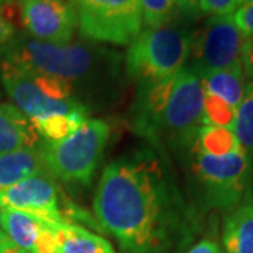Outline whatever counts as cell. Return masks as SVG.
I'll list each match as a JSON object with an SVG mask.
<instances>
[{
    "instance_id": "7",
    "label": "cell",
    "mask_w": 253,
    "mask_h": 253,
    "mask_svg": "<svg viewBox=\"0 0 253 253\" xmlns=\"http://www.w3.org/2000/svg\"><path fill=\"white\" fill-rule=\"evenodd\" d=\"M0 82L14 106L31 123L56 113L86 109L75 99L72 86L58 78L0 62Z\"/></svg>"
},
{
    "instance_id": "19",
    "label": "cell",
    "mask_w": 253,
    "mask_h": 253,
    "mask_svg": "<svg viewBox=\"0 0 253 253\" xmlns=\"http://www.w3.org/2000/svg\"><path fill=\"white\" fill-rule=\"evenodd\" d=\"M196 146L200 151L212 156H225L241 148L234 128L211 126H200Z\"/></svg>"
},
{
    "instance_id": "21",
    "label": "cell",
    "mask_w": 253,
    "mask_h": 253,
    "mask_svg": "<svg viewBox=\"0 0 253 253\" xmlns=\"http://www.w3.org/2000/svg\"><path fill=\"white\" fill-rule=\"evenodd\" d=\"M144 27H158L181 14L180 0H138Z\"/></svg>"
},
{
    "instance_id": "26",
    "label": "cell",
    "mask_w": 253,
    "mask_h": 253,
    "mask_svg": "<svg viewBox=\"0 0 253 253\" xmlns=\"http://www.w3.org/2000/svg\"><path fill=\"white\" fill-rule=\"evenodd\" d=\"M16 33H17V30L11 23V20H9L0 11V46L4 45L9 40H11V37Z\"/></svg>"
},
{
    "instance_id": "2",
    "label": "cell",
    "mask_w": 253,
    "mask_h": 253,
    "mask_svg": "<svg viewBox=\"0 0 253 253\" xmlns=\"http://www.w3.org/2000/svg\"><path fill=\"white\" fill-rule=\"evenodd\" d=\"M0 62L18 69L42 73L69 83L75 99L103 107L117 97L123 58L117 51L91 41L54 44L27 33H16L0 46Z\"/></svg>"
},
{
    "instance_id": "14",
    "label": "cell",
    "mask_w": 253,
    "mask_h": 253,
    "mask_svg": "<svg viewBox=\"0 0 253 253\" xmlns=\"http://www.w3.org/2000/svg\"><path fill=\"white\" fill-rule=\"evenodd\" d=\"M222 244L226 253H253V194L226 214Z\"/></svg>"
},
{
    "instance_id": "17",
    "label": "cell",
    "mask_w": 253,
    "mask_h": 253,
    "mask_svg": "<svg viewBox=\"0 0 253 253\" xmlns=\"http://www.w3.org/2000/svg\"><path fill=\"white\" fill-rule=\"evenodd\" d=\"M200 81L204 93L217 96L235 109H238V106L244 99L248 82L242 66L214 71L200 78Z\"/></svg>"
},
{
    "instance_id": "18",
    "label": "cell",
    "mask_w": 253,
    "mask_h": 253,
    "mask_svg": "<svg viewBox=\"0 0 253 253\" xmlns=\"http://www.w3.org/2000/svg\"><path fill=\"white\" fill-rule=\"evenodd\" d=\"M87 109H78L69 113H56L46 117L38 118L31 124L36 128L37 134L45 141L56 142L65 139L79 128L87 120Z\"/></svg>"
},
{
    "instance_id": "27",
    "label": "cell",
    "mask_w": 253,
    "mask_h": 253,
    "mask_svg": "<svg viewBox=\"0 0 253 253\" xmlns=\"http://www.w3.org/2000/svg\"><path fill=\"white\" fill-rule=\"evenodd\" d=\"M187 253H222L221 246L214 239H203L193 248H190Z\"/></svg>"
},
{
    "instance_id": "28",
    "label": "cell",
    "mask_w": 253,
    "mask_h": 253,
    "mask_svg": "<svg viewBox=\"0 0 253 253\" xmlns=\"http://www.w3.org/2000/svg\"><path fill=\"white\" fill-rule=\"evenodd\" d=\"M200 0H180V10L181 14L187 16L190 18L197 20L200 16L199 11Z\"/></svg>"
},
{
    "instance_id": "20",
    "label": "cell",
    "mask_w": 253,
    "mask_h": 253,
    "mask_svg": "<svg viewBox=\"0 0 253 253\" xmlns=\"http://www.w3.org/2000/svg\"><path fill=\"white\" fill-rule=\"evenodd\" d=\"M234 131L253 168V81L246 82L244 99L236 109Z\"/></svg>"
},
{
    "instance_id": "3",
    "label": "cell",
    "mask_w": 253,
    "mask_h": 253,
    "mask_svg": "<svg viewBox=\"0 0 253 253\" xmlns=\"http://www.w3.org/2000/svg\"><path fill=\"white\" fill-rule=\"evenodd\" d=\"M203 101L200 78L184 66L166 79L138 86L131 126L151 148L183 159L203 126Z\"/></svg>"
},
{
    "instance_id": "25",
    "label": "cell",
    "mask_w": 253,
    "mask_h": 253,
    "mask_svg": "<svg viewBox=\"0 0 253 253\" xmlns=\"http://www.w3.org/2000/svg\"><path fill=\"white\" fill-rule=\"evenodd\" d=\"M242 69L245 78L253 81V37L246 38L242 48Z\"/></svg>"
},
{
    "instance_id": "11",
    "label": "cell",
    "mask_w": 253,
    "mask_h": 253,
    "mask_svg": "<svg viewBox=\"0 0 253 253\" xmlns=\"http://www.w3.org/2000/svg\"><path fill=\"white\" fill-rule=\"evenodd\" d=\"M18 16L28 36L46 42H71L78 30L72 0H21Z\"/></svg>"
},
{
    "instance_id": "8",
    "label": "cell",
    "mask_w": 253,
    "mask_h": 253,
    "mask_svg": "<svg viewBox=\"0 0 253 253\" xmlns=\"http://www.w3.org/2000/svg\"><path fill=\"white\" fill-rule=\"evenodd\" d=\"M86 41L129 45L144 28L138 0H72Z\"/></svg>"
},
{
    "instance_id": "9",
    "label": "cell",
    "mask_w": 253,
    "mask_h": 253,
    "mask_svg": "<svg viewBox=\"0 0 253 253\" xmlns=\"http://www.w3.org/2000/svg\"><path fill=\"white\" fill-rule=\"evenodd\" d=\"M245 41L232 16H210L196 28L186 68L203 78L214 71L242 66Z\"/></svg>"
},
{
    "instance_id": "31",
    "label": "cell",
    "mask_w": 253,
    "mask_h": 253,
    "mask_svg": "<svg viewBox=\"0 0 253 253\" xmlns=\"http://www.w3.org/2000/svg\"><path fill=\"white\" fill-rule=\"evenodd\" d=\"M18 1H21V0H0V10L7 7V6H11L14 3H18Z\"/></svg>"
},
{
    "instance_id": "16",
    "label": "cell",
    "mask_w": 253,
    "mask_h": 253,
    "mask_svg": "<svg viewBox=\"0 0 253 253\" xmlns=\"http://www.w3.org/2000/svg\"><path fill=\"white\" fill-rule=\"evenodd\" d=\"M59 253H116L107 239L76 224H55Z\"/></svg>"
},
{
    "instance_id": "4",
    "label": "cell",
    "mask_w": 253,
    "mask_h": 253,
    "mask_svg": "<svg viewBox=\"0 0 253 253\" xmlns=\"http://www.w3.org/2000/svg\"><path fill=\"white\" fill-rule=\"evenodd\" d=\"M183 161L187 165L194 207L228 214L252 194L253 168L242 148L225 156H212L194 144Z\"/></svg>"
},
{
    "instance_id": "29",
    "label": "cell",
    "mask_w": 253,
    "mask_h": 253,
    "mask_svg": "<svg viewBox=\"0 0 253 253\" xmlns=\"http://www.w3.org/2000/svg\"><path fill=\"white\" fill-rule=\"evenodd\" d=\"M10 244L9 238L6 235V232H4V228H3V221H1V207H0V251L4 248V246H7Z\"/></svg>"
},
{
    "instance_id": "23",
    "label": "cell",
    "mask_w": 253,
    "mask_h": 253,
    "mask_svg": "<svg viewBox=\"0 0 253 253\" xmlns=\"http://www.w3.org/2000/svg\"><path fill=\"white\" fill-rule=\"evenodd\" d=\"M245 0H200V14L206 16H232Z\"/></svg>"
},
{
    "instance_id": "30",
    "label": "cell",
    "mask_w": 253,
    "mask_h": 253,
    "mask_svg": "<svg viewBox=\"0 0 253 253\" xmlns=\"http://www.w3.org/2000/svg\"><path fill=\"white\" fill-rule=\"evenodd\" d=\"M0 253H27V252H24V251L18 249L16 245H13L11 242H10L7 246H4V248L0 251Z\"/></svg>"
},
{
    "instance_id": "10",
    "label": "cell",
    "mask_w": 253,
    "mask_h": 253,
    "mask_svg": "<svg viewBox=\"0 0 253 253\" xmlns=\"http://www.w3.org/2000/svg\"><path fill=\"white\" fill-rule=\"evenodd\" d=\"M0 207L27 212L51 224H71L58 186L46 172L18 181L0 193Z\"/></svg>"
},
{
    "instance_id": "24",
    "label": "cell",
    "mask_w": 253,
    "mask_h": 253,
    "mask_svg": "<svg viewBox=\"0 0 253 253\" xmlns=\"http://www.w3.org/2000/svg\"><path fill=\"white\" fill-rule=\"evenodd\" d=\"M232 20L246 38L253 37V0H245L232 13Z\"/></svg>"
},
{
    "instance_id": "1",
    "label": "cell",
    "mask_w": 253,
    "mask_h": 253,
    "mask_svg": "<svg viewBox=\"0 0 253 253\" xmlns=\"http://www.w3.org/2000/svg\"><path fill=\"white\" fill-rule=\"evenodd\" d=\"M93 210L124 253H170L189 236L197 215L166 154L151 146L104 168Z\"/></svg>"
},
{
    "instance_id": "15",
    "label": "cell",
    "mask_w": 253,
    "mask_h": 253,
    "mask_svg": "<svg viewBox=\"0 0 253 253\" xmlns=\"http://www.w3.org/2000/svg\"><path fill=\"white\" fill-rule=\"evenodd\" d=\"M36 128L16 106L0 101V154L38 146Z\"/></svg>"
},
{
    "instance_id": "5",
    "label": "cell",
    "mask_w": 253,
    "mask_h": 253,
    "mask_svg": "<svg viewBox=\"0 0 253 253\" xmlns=\"http://www.w3.org/2000/svg\"><path fill=\"white\" fill-rule=\"evenodd\" d=\"M194 23V18L180 14L162 26L142 28L126 49V75L141 86L181 71L189 59Z\"/></svg>"
},
{
    "instance_id": "22",
    "label": "cell",
    "mask_w": 253,
    "mask_h": 253,
    "mask_svg": "<svg viewBox=\"0 0 253 253\" xmlns=\"http://www.w3.org/2000/svg\"><path fill=\"white\" fill-rule=\"evenodd\" d=\"M201 120H203V126L234 128L236 120V109L214 94L204 93Z\"/></svg>"
},
{
    "instance_id": "12",
    "label": "cell",
    "mask_w": 253,
    "mask_h": 253,
    "mask_svg": "<svg viewBox=\"0 0 253 253\" xmlns=\"http://www.w3.org/2000/svg\"><path fill=\"white\" fill-rule=\"evenodd\" d=\"M4 232L13 245L27 253H59L55 224L11 208H1Z\"/></svg>"
},
{
    "instance_id": "13",
    "label": "cell",
    "mask_w": 253,
    "mask_h": 253,
    "mask_svg": "<svg viewBox=\"0 0 253 253\" xmlns=\"http://www.w3.org/2000/svg\"><path fill=\"white\" fill-rule=\"evenodd\" d=\"M45 172L40 145L3 152L0 154V193L18 181Z\"/></svg>"
},
{
    "instance_id": "6",
    "label": "cell",
    "mask_w": 253,
    "mask_h": 253,
    "mask_svg": "<svg viewBox=\"0 0 253 253\" xmlns=\"http://www.w3.org/2000/svg\"><path fill=\"white\" fill-rule=\"evenodd\" d=\"M110 138V126L100 118H87L72 135L40 145L45 170L63 183L89 186Z\"/></svg>"
}]
</instances>
